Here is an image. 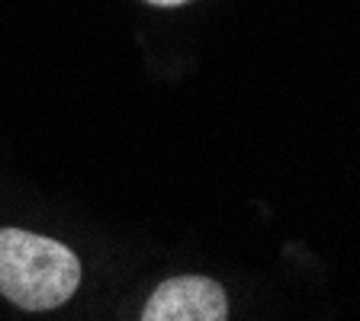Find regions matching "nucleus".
<instances>
[{"mask_svg": "<svg viewBox=\"0 0 360 321\" xmlns=\"http://www.w3.org/2000/svg\"><path fill=\"white\" fill-rule=\"evenodd\" d=\"M142 321H229V299L210 277H174L151 292Z\"/></svg>", "mask_w": 360, "mask_h": 321, "instance_id": "f03ea898", "label": "nucleus"}, {"mask_svg": "<svg viewBox=\"0 0 360 321\" xmlns=\"http://www.w3.org/2000/svg\"><path fill=\"white\" fill-rule=\"evenodd\" d=\"M81 286L75 251L26 228H0V296L26 312L65 306Z\"/></svg>", "mask_w": 360, "mask_h": 321, "instance_id": "f257e3e1", "label": "nucleus"}, {"mask_svg": "<svg viewBox=\"0 0 360 321\" xmlns=\"http://www.w3.org/2000/svg\"><path fill=\"white\" fill-rule=\"evenodd\" d=\"M155 7H180V4H190V0H148Z\"/></svg>", "mask_w": 360, "mask_h": 321, "instance_id": "7ed1b4c3", "label": "nucleus"}]
</instances>
